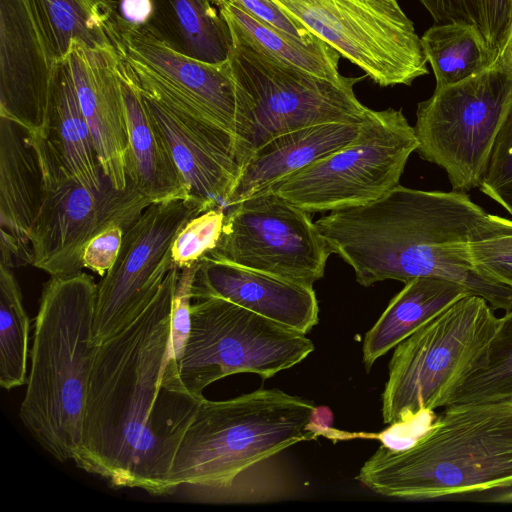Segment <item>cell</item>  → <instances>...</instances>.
<instances>
[{
	"label": "cell",
	"mask_w": 512,
	"mask_h": 512,
	"mask_svg": "<svg viewBox=\"0 0 512 512\" xmlns=\"http://www.w3.org/2000/svg\"><path fill=\"white\" fill-rule=\"evenodd\" d=\"M57 63L71 44L119 52L120 16L111 0H31ZM119 54V53H118Z\"/></svg>",
	"instance_id": "484cf974"
},
{
	"label": "cell",
	"mask_w": 512,
	"mask_h": 512,
	"mask_svg": "<svg viewBox=\"0 0 512 512\" xmlns=\"http://www.w3.org/2000/svg\"><path fill=\"white\" fill-rule=\"evenodd\" d=\"M214 5L221 6L226 0H210Z\"/></svg>",
	"instance_id": "60d3db41"
},
{
	"label": "cell",
	"mask_w": 512,
	"mask_h": 512,
	"mask_svg": "<svg viewBox=\"0 0 512 512\" xmlns=\"http://www.w3.org/2000/svg\"><path fill=\"white\" fill-rule=\"evenodd\" d=\"M66 59L102 172L115 188L124 189L128 128L118 72L120 56L75 41Z\"/></svg>",
	"instance_id": "ac0fdd59"
},
{
	"label": "cell",
	"mask_w": 512,
	"mask_h": 512,
	"mask_svg": "<svg viewBox=\"0 0 512 512\" xmlns=\"http://www.w3.org/2000/svg\"><path fill=\"white\" fill-rule=\"evenodd\" d=\"M463 285L433 277L404 283L363 340L362 360L367 372L375 361L462 297Z\"/></svg>",
	"instance_id": "603a6c76"
},
{
	"label": "cell",
	"mask_w": 512,
	"mask_h": 512,
	"mask_svg": "<svg viewBox=\"0 0 512 512\" xmlns=\"http://www.w3.org/2000/svg\"><path fill=\"white\" fill-rule=\"evenodd\" d=\"M199 262L180 269L175 289L172 317L171 343L177 361L183 355L191 326L192 287Z\"/></svg>",
	"instance_id": "836d02e7"
},
{
	"label": "cell",
	"mask_w": 512,
	"mask_h": 512,
	"mask_svg": "<svg viewBox=\"0 0 512 512\" xmlns=\"http://www.w3.org/2000/svg\"><path fill=\"white\" fill-rule=\"evenodd\" d=\"M149 25L170 47L189 57L219 63L232 49L230 29L210 0H151Z\"/></svg>",
	"instance_id": "d4e9b609"
},
{
	"label": "cell",
	"mask_w": 512,
	"mask_h": 512,
	"mask_svg": "<svg viewBox=\"0 0 512 512\" xmlns=\"http://www.w3.org/2000/svg\"><path fill=\"white\" fill-rule=\"evenodd\" d=\"M125 231L121 225H112L94 236L84 247L83 267L103 277L119 255Z\"/></svg>",
	"instance_id": "e575fe53"
},
{
	"label": "cell",
	"mask_w": 512,
	"mask_h": 512,
	"mask_svg": "<svg viewBox=\"0 0 512 512\" xmlns=\"http://www.w3.org/2000/svg\"><path fill=\"white\" fill-rule=\"evenodd\" d=\"M468 255L479 271L512 287V234L471 243Z\"/></svg>",
	"instance_id": "d6a6232c"
},
{
	"label": "cell",
	"mask_w": 512,
	"mask_h": 512,
	"mask_svg": "<svg viewBox=\"0 0 512 512\" xmlns=\"http://www.w3.org/2000/svg\"><path fill=\"white\" fill-rule=\"evenodd\" d=\"M206 210L192 200L152 203L125 231L115 263L97 284L96 345L122 330L149 305L174 267V238L190 219Z\"/></svg>",
	"instance_id": "9a60e30c"
},
{
	"label": "cell",
	"mask_w": 512,
	"mask_h": 512,
	"mask_svg": "<svg viewBox=\"0 0 512 512\" xmlns=\"http://www.w3.org/2000/svg\"><path fill=\"white\" fill-rule=\"evenodd\" d=\"M29 318L13 267L0 264V385L11 390L27 381Z\"/></svg>",
	"instance_id": "f1b7e54d"
},
{
	"label": "cell",
	"mask_w": 512,
	"mask_h": 512,
	"mask_svg": "<svg viewBox=\"0 0 512 512\" xmlns=\"http://www.w3.org/2000/svg\"><path fill=\"white\" fill-rule=\"evenodd\" d=\"M436 23L464 22L482 32L480 0H419ZM483 33V32H482Z\"/></svg>",
	"instance_id": "8d00e7d4"
},
{
	"label": "cell",
	"mask_w": 512,
	"mask_h": 512,
	"mask_svg": "<svg viewBox=\"0 0 512 512\" xmlns=\"http://www.w3.org/2000/svg\"><path fill=\"white\" fill-rule=\"evenodd\" d=\"M57 65L31 0H0V117L43 137Z\"/></svg>",
	"instance_id": "2e32d148"
},
{
	"label": "cell",
	"mask_w": 512,
	"mask_h": 512,
	"mask_svg": "<svg viewBox=\"0 0 512 512\" xmlns=\"http://www.w3.org/2000/svg\"><path fill=\"white\" fill-rule=\"evenodd\" d=\"M330 254L310 213L264 191L226 208L220 238L206 256L313 286Z\"/></svg>",
	"instance_id": "5bb4252c"
},
{
	"label": "cell",
	"mask_w": 512,
	"mask_h": 512,
	"mask_svg": "<svg viewBox=\"0 0 512 512\" xmlns=\"http://www.w3.org/2000/svg\"><path fill=\"white\" fill-rule=\"evenodd\" d=\"M44 200L40 162L27 132L0 117V229L30 245Z\"/></svg>",
	"instance_id": "7402d4cb"
},
{
	"label": "cell",
	"mask_w": 512,
	"mask_h": 512,
	"mask_svg": "<svg viewBox=\"0 0 512 512\" xmlns=\"http://www.w3.org/2000/svg\"><path fill=\"white\" fill-rule=\"evenodd\" d=\"M421 43L437 89L482 73L497 58L481 30L464 22L437 23L426 30Z\"/></svg>",
	"instance_id": "83f0119b"
},
{
	"label": "cell",
	"mask_w": 512,
	"mask_h": 512,
	"mask_svg": "<svg viewBox=\"0 0 512 512\" xmlns=\"http://www.w3.org/2000/svg\"><path fill=\"white\" fill-rule=\"evenodd\" d=\"M118 72L128 128L127 180L152 203L191 200L188 186L148 110L144 95L121 59Z\"/></svg>",
	"instance_id": "44dd1931"
},
{
	"label": "cell",
	"mask_w": 512,
	"mask_h": 512,
	"mask_svg": "<svg viewBox=\"0 0 512 512\" xmlns=\"http://www.w3.org/2000/svg\"><path fill=\"white\" fill-rule=\"evenodd\" d=\"M331 253L368 287L433 277L459 283L494 310L512 309V287L479 271L468 245L512 234V220L487 213L462 191L397 185L368 204L333 211L315 222Z\"/></svg>",
	"instance_id": "7a4b0ae2"
},
{
	"label": "cell",
	"mask_w": 512,
	"mask_h": 512,
	"mask_svg": "<svg viewBox=\"0 0 512 512\" xmlns=\"http://www.w3.org/2000/svg\"><path fill=\"white\" fill-rule=\"evenodd\" d=\"M478 188L512 216V108L495 139Z\"/></svg>",
	"instance_id": "1f68e13d"
},
{
	"label": "cell",
	"mask_w": 512,
	"mask_h": 512,
	"mask_svg": "<svg viewBox=\"0 0 512 512\" xmlns=\"http://www.w3.org/2000/svg\"><path fill=\"white\" fill-rule=\"evenodd\" d=\"M229 62L247 109L242 167L250 155L282 134L329 123H362L369 111L354 93L365 78L337 83L283 62L231 34Z\"/></svg>",
	"instance_id": "52a82bcc"
},
{
	"label": "cell",
	"mask_w": 512,
	"mask_h": 512,
	"mask_svg": "<svg viewBox=\"0 0 512 512\" xmlns=\"http://www.w3.org/2000/svg\"><path fill=\"white\" fill-rule=\"evenodd\" d=\"M316 412L312 402L279 389L223 401L203 397L174 457L169 495L205 503L243 472L314 439Z\"/></svg>",
	"instance_id": "5b68a950"
},
{
	"label": "cell",
	"mask_w": 512,
	"mask_h": 512,
	"mask_svg": "<svg viewBox=\"0 0 512 512\" xmlns=\"http://www.w3.org/2000/svg\"><path fill=\"white\" fill-rule=\"evenodd\" d=\"M225 210L224 206L206 210L181 228L171 245L174 267L183 269L193 265L214 249L222 232Z\"/></svg>",
	"instance_id": "4dcf8cb0"
},
{
	"label": "cell",
	"mask_w": 512,
	"mask_h": 512,
	"mask_svg": "<svg viewBox=\"0 0 512 512\" xmlns=\"http://www.w3.org/2000/svg\"><path fill=\"white\" fill-rule=\"evenodd\" d=\"M362 123L314 125L275 137L247 159L225 208L268 190L283 178L351 144Z\"/></svg>",
	"instance_id": "ffe728a7"
},
{
	"label": "cell",
	"mask_w": 512,
	"mask_h": 512,
	"mask_svg": "<svg viewBox=\"0 0 512 512\" xmlns=\"http://www.w3.org/2000/svg\"><path fill=\"white\" fill-rule=\"evenodd\" d=\"M418 146L414 127L401 109H371L354 142L266 191L310 214L362 206L399 185L408 158Z\"/></svg>",
	"instance_id": "ba28073f"
},
{
	"label": "cell",
	"mask_w": 512,
	"mask_h": 512,
	"mask_svg": "<svg viewBox=\"0 0 512 512\" xmlns=\"http://www.w3.org/2000/svg\"><path fill=\"white\" fill-rule=\"evenodd\" d=\"M382 87L428 74L421 37L397 0H271Z\"/></svg>",
	"instance_id": "8fae6325"
},
{
	"label": "cell",
	"mask_w": 512,
	"mask_h": 512,
	"mask_svg": "<svg viewBox=\"0 0 512 512\" xmlns=\"http://www.w3.org/2000/svg\"><path fill=\"white\" fill-rule=\"evenodd\" d=\"M499 325L490 304L469 294L400 342L381 396L384 423L411 422L419 414L450 405L487 365Z\"/></svg>",
	"instance_id": "8992f818"
},
{
	"label": "cell",
	"mask_w": 512,
	"mask_h": 512,
	"mask_svg": "<svg viewBox=\"0 0 512 512\" xmlns=\"http://www.w3.org/2000/svg\"><path fill=\"white\" fill-rule=\"evenodd\" d=\"M357 480L408 500L512 487V398L454 403L405 448L381 445Z\"/></svg>",
	"instance_id": "3957f363"
},
{
	"label": "cell",
	"mask_w": 512,
	"mask_h": 512,
	"mask_svg": "<svg viewBox=\"0 0 512 512\" xmlns=\"http://www.w3.org/2000/svg\"><path fill=\"white\" fill-rule=\"evenodd\" d=\"M179 272L173 267L149 305L97 345L73 461L115 488L169 495L174 457L204 397L187 390L172 349Z\"/></svg>",
	"instance_id": "6da1fadb"
},
{
	"label": "cell",
	"mask_w": 512,
	"mask_h": 512,
	"mask_svg": "<svg viewBox=\"0 0 512 512\" xmlns=\"http://www.w3.org/2000/svg\"><path fill=\"white\" fill-rule=\"evenodd\" d=\"M512 398V309L500 317L488 362L455 395L451 404Z\"/></svg>",
	"instance_id": "f546056e"
},
{
	"label": "cell",
	"mask_w": 512,
	"mask_h": 512,
	"mask_svg": "<svg viewBox=\"0 0 512 512\" xmlns=\"http://www.w3.org/2000/svg\"><path fill=\"white\" fill-rule=\"evenodd\" d=\"M234 3L266 24L285 32L302 42L312 44L320 41L302 24L291 18L271 0H226ZM225 1V2H226Z\"/></svg>",
	"instance_id": "d590c367"
},
{
	"label": "cell",
	"mask_w": 512,
	"mask_h": 512,
	"mask_svg": "<svg viewBox=\"0 0 512 512\" xmlns=\"http://www.w3.org/2000/svg\"><path fill=\"white\" fill-rule=\"evenodd\" d=\"M190 199L209 210L224 206L241 173L237 140L229 133L145 97Z\"/></svg>",
	"instance_id": "e0dca14e"
},
{
	"label": "cell",
	"mask_w": 512,
	"mask_h": 512,
	"mask_svg": "<svg viewBox=\"0 0 512 512\" xmlns=\"http://www.w3.org/2000/svg\"><path fill=\"white\" fill-rule=\"evenodd\" d=\"M118 13L125 23L132 26H144L151 20L152 2L151 0H120Z\"/></svg>",
	"instance_id": "f35d334b"
},
{
	"label": "cell",
	"mask_w": 512,
	"mask_h": 512,
	"mask_svg": "<svg viewBox=\"0 0 512 512\" xmlns=\"http://www.w3.org/2000/svg\"><path fill=\"white\" fill-rule=\"evenodd\" d=\"M43 138L61 167L74 180L89 188L103 186L106 177L79 104L67 59L59 62L56 68Z\"/></svg>",
	"instance_id": "cb8c5ba5"
},
{
	"label": "cell",
	"mask_w": 512,
	"mask_h": 512,
	"mask_svg": "<svg viewBox=\"0 0 512 512\" xmlns=\"http://www.w3.org/2000/svg\"><path fill=\"white\" fill-rule=\"evenodd\" d=\"M218 8L231 34L239 36L283 62L316 76L337 83L348 80L349 77L339 72L341 55L322 40L312 44L302 42L228 1Z\"/></svg>",
	"instance_id": "4316f807"
},
{
	"label": "cell",
	"mask_w": 512,
	"mask_h": 512,
	"mask_svg": "<svg viewBox=\"0 0 512 512\" xmlns=\"http://www.w3.org/2000/svg\"><path fill=\"white\" fill-rule=\"evenodd\" d=\"M494 64H498L512 73V22Z\"/></svg>",
	"instance_id": "ab89813d"
},
{
	"label": "cell",
	"mask_w": 512,
	"mask_h": 512,
	"mask_svg": "<svg viewBox=\"0 0 512 512\" xmlns=\"http://www.w3.org/2000/svg\"><path fill=\"white\" fill-rule=\"evenodd\" d=\"M218 297L292 330L307 334L318 323L313 286L203 257L195 274L192 299Z\"/></svg>",
	"instance_id": "d6986e66"
},
{
	"label": "cell",
	"mask_w": 512,
	"mask_h": 512,
	"mask_svg": "<svg viewBox=\"0 0 512 512\" xmlns=\"http://www.w3.org/2000/svg\"><path fill=\"white\" fill-rule=\"evenodd\" d=\"M193 300L190 333L178 368L183 384L196 396H203L213 382L237 373L271 378L314 351L306 334L228 300Z\"/></svg>",
	"instance_id": "9c48e42d"
},
{
	"label": "cell",
	"mask_w": 512,
	"mask_h": 512,
	"mask_svg": "<svg viewBox=\"0 0 512 512\" xmlns=\"http://www.w3.org/2000/svg\"><path fill=\"white\" fill-rule=\"evenodd\" d=\"M43 174L44 200L31 230L32 265L50 277L82 272L86 244L112 225L126 230L152 202L127 180L117 189L105 179L100 189L74 180L50 152L39 135L27 133Z\"/></svg>",
	"instance_id": "7c38bea8"
},
{
	"label": "cell",
	"mask_w": 512,
	"mask_h": 512,
	"mask_svg": "<svg viewBox=\"0 0 512 512\" xmlns=\"http://www.w3.org/2000/svg\"><path fill=\"white\" fill-rule=\"evenodd\" d=\"M512 108V73L493 64L418 103L414 131L422 159L447 173L453 190L478 188Z\"/></svg>",
	"instance_id": "30bf717a"
},
{
	"label": "cell",
	"mask_w": 512,
	"mask_h": 512,
	"mask_svg": "<svg viewBox=\"0 0 512 512\" xmlns=\"http://www.w3.org/2000/svg\"><path fill=\"white\" fill-rule=\"evenodd\" d=\"M97 284L80 272L50 277L35 319L31 367L20 405L22 424L53 458L73 460L81 443L97 345Z\"/></svg>",
	"instance_id": "277c9868"
},
{
	"label": "cell",
	"mask_w": 512,
	"mask_h": 512,
	"mask_svg": "<svg viewBox=\"0 0 512 512\" xmlns=\"http://www.w3.org/2000/svg\"><path fill=\"white\" fill-rule=\"evenodd\" d=\"M483 35L498 54L512 22V0H480Z\"/></svg>",
	"instance_id": "74e56055"
},
{
	"label": "cell",
	"mask_w": 512,
	"mask_h": 512,
	"mask_svg": "<svg viewBox=\"0 0 512 512\" xmlns=\"http://www.w3.org/2000/svg\"><path fill=\"white\" fill-rule=\"evenodd\" d=\"M120 41V59L145 97L229 133L237 140L240 158L247 110L229 59L209 63L189 57L149 25L132 26L121 18Z\"/></svg>",
	"instance_id": "4fadbf2b"
}]
</instances>
